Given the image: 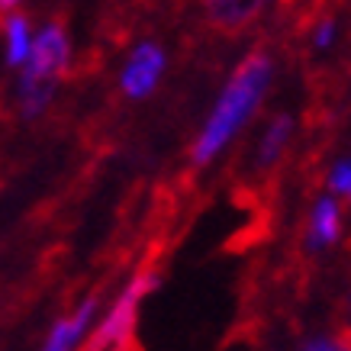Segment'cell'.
<instances>
[{
  "instance_id": "1",
  "label": "cell",
  "mask_w": 351,
  "mask_h": 351,
  "mask_svg": "<svg viewBox=\"0 0 351 351\" xmlns=\"http://www.w3.org/2000/svg\"><path fill=\"white\" fill-rule=\"evenodd\" d=\"M267 77H271V62H267L265 52L248 55L239 64V71L232 75L229 87L216 100V107L210 113V119H206L203 132L197 136V145H193V155H191L193 165H206L239 132V126H242L245 119L255 113L258 100H261V94H265V87H267Z\"/></svg>"
},
{
  "instance_id": "2",
  "label": "cell",
  "mask_w": 351,
  "mask_h": 351,
  "mask_svg": "<svg viewBox=\"0 0 351 351\" xmlns=\"http://www.w3.org/2000/svg\"><path fill=\"white\" fill-rule=\"evenodd\" d=\"M71 64V39L62 23H43L32 36V52L20 68L16 104L26 119L43 117L55 97V81Z\"/></svg>"
},
{
  "instance_id": "3",
  "label": "cell",
  "mask_w": 351,
  "mask_h": 351,
  "mask_svg": "<svg viewBox=\"0 0 351 351\" xmlns=\"http://www.w3.org/2000/svg\"><path fill=\"white\" fill-rule=\"evenodd\" d=\"M158 287V274L152 271H138L132 280H129L123 293L113 300V306L107 309V316L97 322L94 335L87 339V351H117L126 345V339L136 329V316L142 300L149 297L152 290Z\"/></svg>"
},
{
  "instance_id": "4",
  "label": "cell",
  "mask_w": 351,
  "mask_h": 351,
  "mask_svg": "<svg viewBox=\"0 0 351 351\" xmlns=\"http://www.w3.org/2000/svg\"><path fill=\"white\" fill-rule=\"evenodd\" d=\"M161 75H165V52H161V45L138 43L129 52L123 71H119V87H123L126 97L142 100V97H149L158 87Z\"/></svg>"
},
{
  "instance_id": "5",
  "label": "cell",
  "mask_w": 351,
  "mask_h": 351,
  "mask_svg": "<svg viewBox=\"0 0 351 351\" xmlns=\"http://www.w3.org/2000/svg\"><path fill=\"white\" fill-rule=\"evenodd\" d=\"M94 319H97V297H87L68 316L55 319V326L49 329V335L43 341V351H77V345L84 341Z\"/></svg>"
},
{
  "instance_id": "6",
  "label": "cell",
  "mask_w": 351,
  "mask_h": 351,
  "mask_svg": "<svg viewBox=\"0 0 351 351\" xmlns=\"http://www.w3.org/2000/svg\"><path fill=\"white\" fill-rule=\"evenodd\" d=\"M32 36H36V26L29 23V16L23 10H10L0 23V43H3V58L13 64V68H23L26 58L32 52Z\"/></svg>"
},
{
  "instance_id": "7",
  "label": "cell",
  "mask_w": 351,
  "mask_h": 351,
  "mask_svg": "<svg viewBox=\"0 0 351 351\" xmlns=\"http://www.w3.org/2000/svg\"><path fill=\"white\" fill-rule=\"evenodd\" d=\"M339 239V206L332 200H322L313 213V242L329 245Z\"/></svg>"
},
{
  "instance_id": "8",
  "label": "cell",
  "mask_w": 351,
  "mask_h": 351,
  "mask_svg": "<svg viewBox=\"0 0 351 351\" xmlns=\"http://www.w3.org/2000/svg\"><path fill=\"white\" fill-rule=\"evenodd\" d=\"M290 117H277L274 123H271V129H267L265 142H261V165H271V161L280 155V149H284V142H287L290 136Z\"/></svg>"
},
{
  "instance_id": "9",
  "label": "cell",
  "mask_w": 351,
  "mask_h": 351,
  "mask_svg": "<svg viewBox=\"0 0 351 351\" xmlns=\"http://www.w3.org/2000/svg\"><path fill=\"white\" fill-rule=\"evenodd\" d=\"M255 7H245V3H213V20L226 29H235V26H242L248 16H252Z\"/></svg>"
},
{
  "instance_id": "10",
  "label": "cell",
  "mask_w": 351,
  "mask_h": 351,
  "mask_svg": "<svg viewBox=\"0 0 351 351\" xmlns=\"http://www.w3.org/2000/svg\"><path fill=\"white\" fill-rule=\"evenodd\" d=\"M332 187L348 193V187H351V161H341L339 168L332 171Z\"/></svg>"
},
{
  "instance_id": "11",
  "label": "cell",
  "mask_w": 351,
  "mask_h": 351,
  "mask_svg": "<svg viewBox=\"0 0 351 351\" xmlns=\"http://www.w3.org/2000/svg\"><path fill=\"white\" fill-rule=\"evenodd\" d=\"M303 351H351V345H339V341H332V339H316V341H309Z\"/></svg>"
},
{
  "instance_id": "12",
  "label": "cell",
  "mask_w": 351,
  "mask_h": 351,
  "mask_svg": "<svg viewBox=\"0 0 351 351\" xmlns=\"http://www.w3.org/2000/svg\"><path fill=\"white\" fill-rule=\"evenodd\" d=\"M329 39H332V23L326 20V23L319 26V36H316V43H319V45H329Z\"/></svg>"
},
{
  "instance_id": "13",
  "label": "cell",
  "mask_w": 351,
  "mask_h": 351,
  "mask_svg": "<svg viewBox=\"0 0 351 351\" xmlns=\"http://www.w3.org/2000/svg\"><path fill=\"white\" fill-rule=\"evenodd\" d=\"M348 193H351V187H348Z\"/></svg>"
}]
</instances>
